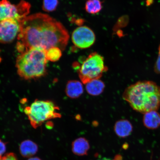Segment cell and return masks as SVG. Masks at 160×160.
Returning a JSON list of instances; mask_svg holds the SVG:
<instances>
[{
  "label": "cell",
  "instance_id": "cell-1",
  "mask_svg": "<svg viewBox=\"0 0 160 160\" xmlns=\"http://www.w3.org/2000/svg\"><path fill=\"white\" fill-rule=\"evenodd\" d=\"M17 48L21 53L32 48L47 51L58 47L64 51L69 38L63 25L48 15L37 13L27 16L20 22Z\"/></svg>",
  "mask_w": 160,
  "mask_h": 160
},
{
  "label": "cell",
  "instance_id": "cell-2",
  "mask_svg": "<svg viewBox=\"0 0 160 160\" xmlns=\"http://www.w3.org/2000/svg\"><path fill=\"white\" fill-rule=\"evenodd\" d=\"M123 98L136 111L145 114L160 107V87L153 81L137 82L125 90Z\"/></svg>",
  "mask_w": 160,
  "mask_h": 160
},
{
  "label": "cell",
  "instance_id": "cell-3",
  "mask_svg": "<svg viewBox=\"0 0 160 160\" xmlns=\"http://www.w3.org/2000/svg\"><path fill=\"white\" fill-rule=\"evenodd\" d=\"M46 51L32 48L18 56L16 67L18 74L26 80L38 78L47 73Z\"/></svg>",
  "mask_w": 160,
  "mask_h": 160
},
{
  "label": "cell",
  "instance_id": "cell-4",
  "mask_svg": "<svg viewBox=\"0 0 160 160\" xmlns=\"http://www.w3.org/2000/svg\"><path fill=\"white\" fill-rule=\"evenodd\" d=\"M59 110L53 102L37 100L26 107L24 112L32 127L36 129L48 120L61 117Z\"/></svg>",
  "mask_w": 160,
  "mask_h": 160
},
{
  "label": "cell",
  "instance_id": "cell-5",
  "mask_svg": "<svg viewBox=\"0 0 160 160\" xmlns=\"http://www.w3.org/2000/svg\"><path fill=\"white\" fill-rule=\"evenodd\" d=\"M107 70L103 57L95 52L86 58L78 73L82 82L86 84L92 80L100 79Z\"/></svg>",
  "mask_w": 160,
  "mask_h": 160
},
{
  "label": "cell",
  "instance_id": "cell-6",
  "mask_svg": "<svg viewBox=\"0 0 160 160\" xmlns=\"http://www.w3.org/2000/svg\"><path fill=\"white\" fill-rule=\"evenodd\" d=\"M31 6L24 1H21L17 5L12 4L8 0L0 1V21L12 19L19 22L27 17Z\"/></svg>",
  "mask_w": 160,
  "mask_h": 160
},
{
  "label": "cell",
  "instance_id": "cell-7",
  "mask_svg": "<svg viewBox=\"0 0 160 160\" xmlns=\"http://www.w3.org/2000/svg\"><path fill=\"white\" fill-rule=\"evenodd\" d=\"M72 40L76 47L82 49L91 47L95 43L94 33L90 28L81 26L76 28L72 35Z\"/></svg>",
  "mask_w": 160,
  "mask_h": 160
},
{
  "label": "cell",
  "instance_id": "cell-8",
  "mask_svg": "<svg viewBox=\"0 0 160 160\" xmlns=\"http://www.w3.org/2000/svg\"><path fill=\"white\" fill-rule=\"evenodd\" d=\"M20 30V22L17 20L9 19L0 21V43L13 42L18 37Z\"/></svg>",
  "mask_w": 160,
  "mask_h": 160
},
{
  "label": "cell",
  "instance_id": "cell-9",
  "mask_svg": "<svg viewBox=\"0 0 160 160\" xmlns=\"http://www.w3.org/2000/svg\"><path fill=\"white\" fill-rule=\"evenodd\" d=\"M82 83L77 80L68 82L65 89V92L68 97L72 99H76L82 94L83 88Z\"/></svg>",
  "mask_w": 160,
  "mask_h": 160
},
{
  "label": "cell",
  "instance_id": "cell-10",
  "mask_svg": "<svg viewBox=\"0 0 160 160\" xmlns=\"http://www.w3.org/2000/svg\"><path fill=\"white\" fill-rule=\"evenodd\" d=\"M143 123L149 129L157 128L160 126V114L157 111H152L144 114Z\"/></svg>",
  "mask_w": 160,
  "mask_h": 160
},
{
  "label": "cell",
  "instance_id": "cell-11",
  "mask_svg": "<svg viewBox=\"0 0 160 160\" xmlns=\"http://www.w3.org/2000/svg\"><path fill=\"white\" fill-rule=\"evenodd\" d=\"M132 124L127 120L122 119L117 121L115 124L114 131L118 137L125 138L128 137L132 131Z\"/></svg>",
  "mask_w": 160,
  "mask_h": 160
},
{
  "label": "cell",
  "instance_id": "cell-12",
  "mask_svg": "<svg viewBox=\"0 0 160 160\" xmlns=\"http://www.w3.org/2000/svg\"><path fill=\"white\" fill-rule=\"evenodd\" d=\"M89 148L88 142L84 138H79L75 140L72 143V151L76 155H86Z\"/></svg>",
  "mask_w": 160,
  "mask_h": 160
},
{
  "label": "cell",
  "instance_id": "cell-13",
  "mask_svg": "<svg viewBox=\"0 0 160 160\" xmlns=\"http://www.w3.org/2000/svg\"><path fill=\"white\" fill-rule=\"evenodd\" d=\"M38 146L31 140H27L22 142L19 150L21 155L25 158L31 157L38 151Z\"/></svg>",
  "mask_w": 160,
  "mask_h": 160
},
{
  "label": "cell",
  "instance_id": "cell-14",
  "mask_svg": "<svg viewBox=\"0 0 160 160\" xmlns=\"http://www.w3.org/2000/svg\"><path fill=\"white\" fill-rule=\"evenodd\" d=\"M88 93L92 96H98L103 92L105 88L104 83L99 79L92 80L86 84Z\"/></svg>",
  "mask_w": 160,
  "mask_h": 160
},
{
  "label": "cell",
  "instance_id": "cell-15",
  "mask_svg": "<svg viewBox=\"0 0 160 160\" xmlns=\"http://www.w3.org/2000/svg\"><path fill=\"white\" fill-rule=\"evenodd\" d=\"M102 8V3L101 0H88L85 9L87 13L92 15L97 14Z\"/></svg>",
  "mask_w": 160,
  "mask_h": 160
},
{
  "label": "cell",
  "instance_id": "cell-16",
  "mask_svg": "<svg viewBox=\"0 0 160 160\" xmlns=\"http://www.w3.org/2000/svg\"><path fill=\"white\" fill-rule=\"evenodd\" d=\"M62 50L58 47H52L46 51V56L48 61L57 62L62 56Z\"/></svg>",
  "mask_w": 160,
  "mask_h": 160
},
{
  "label": "cell",
  "instance_id": "cell-17",
  "mask_svg": "<svg viewBox=\"0 0 160 160\" xmlns=\"http://www.w3.org/2000/svg\"><path fill=\"white\" fill-rule=\"evenodd\" d=\"M59 3L58 0H43L42 8L48 12H53L57 9Z\"/></svg>",
  "mask_w": 160,
  "mask_h": 160
},
{
  "label": "cell",
  "instance_id": "cell-18",
  "mask_svg": "<svg viewBox=\"0 0 160 160\" xmlns=\"http://www.w3.org/2000/svg\"><path fill=\"white\" fill-rule=\"evenodd\" d=\"M0 160H18L17 157L14 153H10L6 154L3 156Z\"/></svg>",
  "mask_w": 160,
  "mask_h": 160
},
{
  "label": "cell",
  "instance_id": "cell-19",
  "mask_svg": "<svg viewBox=\"0 0 160 160\" xmlns=\"http://www.w3.org/2000/svg\"><path fill=\"white\" fill-rule=\"evenodd\" d=\"M158 51V55L155 64L154 71L157 73L160 74V45L159 47Z\"/></svg>",
  "mask_w": 160,
  "mask_h": 160
},
{
  "label": "cell",
  "instance_id": "cell-20",
  "mask_svg": "<svg viewBox=\"0 0 160 160\" xmlns=\"http://www.w3.org/2000/svg\"><path fill=\"white\" fill-rule=\"evenodd\" d=\"M6 144L0 139V158L3 157V155L6 151Z\"/></svg>",
  "mask_w": 160,
  "mask_h": 160
},
{
  "label": "cell",
  "instance_id": "cell-21",
  "mask_svg": "<svg viewBox=\"0 0 160 160\" xmlns=\"http://www.w3.org/2000/svg\"><path fill=\"white\" fill-rule=\"evenodd\" d=\"M153 0H147V3L148 5H150L153 2Z\"/></svg>",
  "mask_w": 160,
  "mask_h": 160
},
{
  "label": "cell",
  "instance_id": "cell-22",
  "mask_svg": "<svg viewBox=\"0 0 160 160\" xmlns=\"http://www.w3.org/2000/svg\"><path fill=\"white\" fill-rule=\"evenodd\" d=\"M28 160H41L38 157L30 158Z\"/></svg>",
  "mask_w": 160,
  "mask_h": 160
}]
</instances>
